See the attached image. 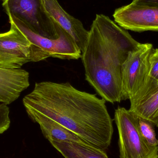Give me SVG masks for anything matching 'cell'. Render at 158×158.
<instances>
[{
    "label": "cell",
    "instance_id": "cell-14",
    "mask_svg": "<svg viewBox=\"0 0 158 158\" xmlns=\"http://www.w3.org/2000/svg\"><path fill=\"white\" fill-rule=\"evenodd\" d=\"M138 125L141 134L148 144L151 146H158L155 125L145 119L138 117Z\"/></svg>",
    "mask_w": 158,
    "mask_h": 158
},
{
    "label": "cell",
    "instance_id": "cell-5",
    "mask_svg": "<svg viewBox=\"0 0 158 158\" xmlns=\"http://www.w3.org/2000/svg\"><path fill=\"white\" fill-rule=\"evenodd\" d=\"M2 6L8 17L21 20L35 33L50 39L59 38L60 27L47 12L43 0H4Z\"/></svg>",
    "mask_w": 158,
    "mask_h": 158
},
{
    "label": "cell",
    "instance_id": "cell-2",
    "mask_svg": "<svg viewBox=\"0 0 158 158\" xmlns=\"http://www.w3.org/2000/svg\"><path fill=\"white\" fill-rule=\"evenodd\" d=\"M139 44L108 17L96 15L81 57L85 80L106 101H123L122 66Z\"/></svg>",
    "mask_w": 158,
    "mask_h": 158
},
{
    "label": "cell",
    "instance_id": "cell-7",
    "mask_svg": "<svg viewBox=\"0 0 158 158\" xmlns=\"http://www.w3.org/2000/svg\"><path fill=\"white\" fill-rule=\"evenodd\" d=\"M114 21L126 30L158 32V5L131 2L115 9Z\"/></svg>",
    "mask_w": 158,
    "mask_h": 158
},
{
    "label": "cell",
    "instance_id": "cell-1",
    "mask_svg": "<svg viewBox=\"0 0 158 158\" xmlns=\"http://www.w3.org/2000/svg\"><path fill=\"white\" fill-rule=\"evenodd\" d=\"M106 100L78 90L69 83L43 81L23 98L27 115L45 116L70 130L88 144L104 150L113 133Z\"/></svg>",
    "mask_w": 158,
    "mask_h": 158
},
{
    "label": "cell",
    "instance_id": "cell-10",
    "mask_svg": "<svg viewBox=\"0 0 158 158\" xmlns=\"http://www.w3.org/2000/svg\"><path fill=\"white\" fill-rule=\"evenodd\" d=\"M29 74L24 69L0 68V102L9 105L29 86Z\"/></svg>",
    "mask_w": 158,
    "mask_h": 158
},
{
    "label": "cell",
    "instance_id": "cell-13",
    "mask_svg": "<svg viewBox=\"0 0 158 158\" xmlns=\"http://www.w3.org/2000/svg\"><path fill=\"white\" fill-rule=\"evenodd\" d=\"M130 110L138 117L151 122L158 127V87L133 106Z\"/></svg>",
    "mask_w": 158,
    "mask_h": 158
},
{
    "label": "cell",
    "instance_id": "cell-8",
    "mask_svg": "<svg viewBox=\"0 0 158 158\" xmlns=\"http://www.w3.org/2000/svg\"><path fill=\"white\" fill-rule=\"evenodd\" d=\"M8 31L0 33V68L21 69L31 61V44L13 23Z\"/></svg>",
    "mask_w": 158,
    "mask_h": 158
},
{
    "label": "cell",
    "instance_id": "cell-15",
    "mask_svg": "<svg viewBox=\"0 0 158 158\" xmlns=\"http://www.w3.org/2000/svg\"><path fill=\"white\" fill-rule=\"evenodd\" d=\"M148 77L158 83V49H153L149 58Z\"/></svg>",
    "mask_w": 158,
    "mask_h": 158
},
{
    "label": "cell",
    "instance_id": "cell-4",
    "mask_svg": "<svg viewBox=\"0 0 158 158\" xmlns=\"http://www.w3.org/2000/svg\"><path fill=\"white\" fill-rule=\"evenodd\" d=\"M114 120L118 132L120 158H158V146H151L143 138L138 117L130 110L118 107Z\"/></svg>",
    "mask_w": 158,
    "mask_h": 158
},
{
    "label": "cell",
    "instance_id": "cell-11",
    "mask_svg": "<svg viewBox=\"0 0 158 158\" xmlns=\"http://www.w3.org/2000/svg\"><path fill=\"white\" fill-rule=\"evenodd\" d=\"M28 116L32 121L39 124L43 134L50 142H74L88 144L78 135L52 119L39 114H30Z\"/></svg>",
    "mask_w": 158,
    "mask_h": 158
},
{
    "label": "cell",
    "instance_id": "cell-12",
    "mask_svg": "<svg viewBox=\"0 0 158 158\" xmlns=\"http://www.w3.org/2000/svg\"><path fill=\"white\" fill-rule=\"evenodd\" d=\"M50 143L64 158H108L105 150L89 144L59 141Z\"/></svg>",
    "mask_w": 158,
    "mask_h": 158
},
{
    "label": "cell",
    "instance_id": "cell-9",
    "mask_svg": "<svg viewBox=\"0 0 158 158\" xmlns=\"http://www.w3.org/2000/svg\"><path fill=\"white\" fill-rule=\"evenodd\" d=\"M45 8L54 21L73 38L81 53L89 35L82 22L66 12L57 0H43Z\"/></svg>",
    "mask_w": 158,
    "mask_h": 158
},
{
    "label": "cell",
    "instance_id": "cell-6",
    "mask_svg": "<svg viewBox=\"0 0 158 158\" xmlns=\"http://www.w3.org/2000/svg\"><path fill=\"white\" fill-rule=\"evenodd\" d=\"M153 49L152 44L140 43L129 53L121 69L123 100L131 99L148 78L149 58Z\"/></svg>",
    "mask_w": 158,
    "mask_h": 158
},
{
    "label": "cell",
    "instance_id": "cell-16",
    "mask_svg": "<svg viewBox=\"0 0 158 158\" xmlns=\"http://www.w3.org/2000/svg\"><path fill=\"white\" fill-rule=\"evenodd\" d=\"M9 107L6 104L0 105V134L3 133L10 127L11 121L9 118Z\"/></svg>",
    "mask_w": 158,
    "mask_h": 158
},
{
    "label": "cell",
    "instance_id": "cell-17",
    "mask_svg": "<svg viewBox=\"0 0 158 158\" xmlns=\"http://www.w3.org/2000/svg\"><path fill=\"white\" fill-rule=\"evenodd\" d=\"M133 2L151 3L158 5V0H133Z\"/></svg>",
    "mask_w": 158,
    "mask_h": 158
},
{
    "label": "cell",
    "instance_id": "cell-3",
    "mask_svg": "<svg viewBox=\"0 0 158 158\" xmlns=\"http://www.w3.org/2000/svg\"><path fill=\"white\" fill-rule=\"evenodd\" d=\"M8 17L10 23L15 25L31 44V62H40L49 57L77 60L81 56V52L73 38L61 27L59 38L50 39L33 32L19 19Z\"/></svg>",
    "mask_w": 158,
    "mask_h": 158
},
{
    "label": "cell",
    "instance_id": "cell-18",
    "mask_svg": "<svg viewBox=\"0 0 158 158\" xmlns=\"http://www.w3.org/2000/svg\"></svg>",
    "mask_w": 158,
    "mask_h": 158
}]
</instances>
